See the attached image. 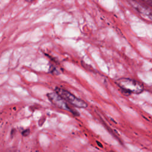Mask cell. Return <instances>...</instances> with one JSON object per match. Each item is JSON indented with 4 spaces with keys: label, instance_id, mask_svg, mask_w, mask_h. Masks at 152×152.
I'll list each match as a JSON object with an SVG mask.
<instances>
[{
    "label": "cell",
    "instance_id": "6da1fadb",
    "mask_svg": "<svg viewBox=\"0 0 152 152\" xmlns=\"http://www.w3.org/2000/svg\"><path fill=\"white\" fill-rule=\"evenodd\" d=\"M116 84L124 90L131 93L139 94L143 91V86L133 79L122 78L116 81Z\"/></svg>",
    "mask_w": 152,
    "mask_h": 152
},
{
    "label": "cell",
    "instance_id": "7a4b0ae2",
    "mask_svg": "<svg viewBox=\"0 0 152 152\" xmlns=\"http://www.w3.org/2000/svg\"><path fill=\"white\" fill-rule=\"evenodd\" d=\"M55 93L63 98L66 102L74 106L79 108H86L87 106V104L84 101L77 97L74 94L64 88L56 87L55 88Z\"/></svg>",
    "mask_w": 152,
    "mask_h": 152
},
{
    "label": "cell",
    "instance_id": "3957f363",
    "mask_svg": "<svg viewBox=\"0 0 152 152\" xmlns=\"http://www.w3.org/2000/svg\"><path fill=\"white\" fill-rule=\"evenodd\" d=\"M47 96L49 100L57 107L66 110L70 112H72L74 115H78V113L72 108L68 102H66L63 98L59 96L56 93H50L47 94Z\"/></svg>",
    "mask_w": 152,
    "mask_h": 152
},
{
    "label": "cell",
    "instance_id": "277c9868",
    "mask_svg": "<svg viewBox=\"0 0 152 152\" xmlns=\"http://www.w3.org/2000/svg\"><path fill=\"white\" fill-rule=\"evenodd\" d=\"M50 70L51 71V72L53 74H59V73L61 72L59 69H58V68L52 65V66L50 67Z\"/></svg>",
    "mask_w": 152,
    "mask_h": 152
},
{
    "label": "cell",
    "instance_id": "5b68a950",
    "mask_svg": "<svg viewBox=\"0 0 152 152\" xmlns=\"http://www.w3.org/2000/svg\"><path fill=\"white\" fill-rule=\"evenodd\" d=\"M26 2H33V1H34V0H25Z\"/></svg>",
    "mask_w": 152,
    "mask_h": 152
}]
</instances>
